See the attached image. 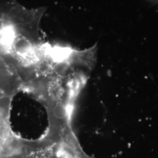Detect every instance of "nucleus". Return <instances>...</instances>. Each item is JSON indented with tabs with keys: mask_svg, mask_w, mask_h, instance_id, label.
<instances>
[{
	"mask_svg": "<svg viewBox=\"0 0 158 158\" xmlns=\"http://www.w3.org/2000/svg\"><path fill=\"white\" fill-rule=\"evenodd\" d=\"M146 1L149 2L150 3L153 4H157V5H158V0H146Z\"/></svg>",
	"mask_w": 158,
	"mask_h": 158,
	"instance_id": "nucleus-3",
	"label": "nucleus"
},
{
	"mask_svg": "<svg viewBox=\"0 0 158 158\" xmlns=\"http://www.w3.org/2000/svg\"><path fill=\"white\" fill-rule=\"evenodd\" d=\"M11 97H0V132L6 129L10 125V114L11 110Z\"/></svg>",
	"mask_w": 158,
	"mask_h": 158,
	"instance_id": "nucleus-2",
	"label": "nucleus"
},
{
	"mask_svg": "<svg viewBox=\"0 0 158 158\" xmlns=\"http://www.w3.org/2000/svg\"><path fill=\"white\" fill-rule=\"evenodd\" d=\"M13 158H91L72 141L48 139L23 142Z\"/></svg>",
	"mask_w": 158,
	"mask_h": 158,
	"instance_id": "nucleus-1",
	"label": "nucleus"
}]
</instances>
